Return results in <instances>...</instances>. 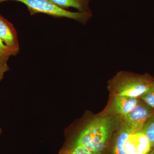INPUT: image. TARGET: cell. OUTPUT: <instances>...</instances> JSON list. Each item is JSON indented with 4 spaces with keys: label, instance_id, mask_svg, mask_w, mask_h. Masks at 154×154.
I'll list each match as a JSON object with an SVG mask.
<instances>
[{
    "label": "cell",
    "instance_id": "1",
    "mask_svg": "<svg viewBox=\"0 0 154 154\" xmlns=\"http://www.w3.org/2000/svg\"><path fill=\"white\" fill-rule=\"evenodd\" d=\"M116 116L103 115L94 118L80 133L74 144L82 146L93 154H102L117 124Z\"/></svg>",
    "mask_w": 154,
    "mask_h": 154
},
{
    "label": "cell",
    "instance_id": "2",
    "mask_svg": "<svg viewBox=\"0 0 154 154\" xmlns=\"http://www.w3.org/2000/svg\"><path fill=\"white\" fill-rule=\"evenodd\" d=\"M154 82V79L148 74L121 71L109 81L108 88L111 95L139 99Z\"/></svg>",
    "mask_w": 154,
    "mask_h": 154
},
{
    "label": "cell",
    "instance_id": "3",
    "mask_svg": "<svg viewBox=\"0 0 154 154\" xmlns=\"http://www.w3.org/2000/svg\"><path fill=\"white\" fill-rule=\"evenodd\" d=\"M8 1H17L25 4L31 15L41 13L57 18L73 19L85 25L92 16V13L74 12L60 8L50 0H0V4Z\"/></svg>",
    "mask_w": 154,
    "mask_h": 154
},
{
    "label": "cell",
    "instance_id": "4",
    "mask_svg": "<svg viewBox=\"0 0 154 154\" xmlns=\"http://www.w3.org/2000/svg\"><path fill=\"white\" fill-rule=\"evenodd\" d=\"M154 112V109L139 100L137 105L127 115L123 117L125 122L134 131H140Z\"/></svg>",
    "mask_w": 154,
    "mask_h": 154
},
{
    "label": "cell",
    "instance_id": "5",
    "mask_svg": "<svg viewBox=\"0 0 154 154\" xmlns=\"http://www.w3.org/2000/svg\"><path fill=\"white\" fill-rule=\"evenodd\" d=\"M110 101L103 115H115L124 117L137 105L138 98L111 95Z\"/></svg>",
    "mask_w": 154,
    "mask_h": 154
},
{
    "label": "cell",
    "instance_id": "6",
    "mask_svg": "<svg viewBox=\"0 0 154 154\" xmlns=\"http://www.w3.org/2000/svg\"><path fill=\"white\" fill-rule=\"evenodd\" d=\"M0 38L7 47L19 52V45L17 31L13 24L1 15Z\"/></svg>",
    "mask_w": 154,
    "mask_h": 154
},
{
    "label": "cell",
    "instance_id": "7",
    "mask_svg": "<svg viewBox=\"0 0 154 154\" xmlns=\"http://www.w3.org/2000/svg\"><path fill=\"white\" fill-rule=\"evenodd\" d=\"M135 132L126 122L122 125L114 140L112 154H125V146L130 135Z\"/></svg>",
    "mask_w": 154,
    "mask_h": 154
},
{
    "label": "cell",
    "instance_id": "8",
    "mask_svg": "<svg viewBox=\"0 0 154 154\" xmlns=\"http://www.w3.org/2000/svg\"><path fill=\"white\" fill-rule=\"evenodd\" d=\"M60 8H69L77 9L79 12L92 13L89 6V0H50Z\"/></svg>",
    "mask_w": 154,
    "mask_h": 154
},
{
    "label": "cell",
    "instance_id": "9",
    "mask_svg": "<svg viewBox=\"0 0 154 154\" xmlns=\"http://www.w3.org/2000/svg\"><path fill=\"white\" fill-rule=\"evenodd\" d=\"M140 131L144 134L149 142L151 148L154 147V112L147 120Z\"/></svg>",
    "mask_w": 154,
    "mask_h": 154
},
{
    "label": "cell",
    "instance_id": "10",
    "mask_svg": "<svg viewBox=\"0 0 154 154\" xmlns=\"http://www.w3.org/2000/svg\"><path fill=\"white\" fill-rule=\"evenodd\" d=\"M60 154H93L90 150L82 146L74 144L71 147L65 149Z\"/></svg>",
    "mask_w": 154,
    "mask_h": 154
},
{
    "label": "cell",
    "instance_id": "11",
    "mask_svg": "<svg viewBox=\"0 0 154 154\" xmlns=\"http://www.w3.org/2000/svg\"><path fill=\"white\" fill-rule=\"evenodd\" d=\"M139 99L154 109V82L148 91L143 94Z\"/></svg>",
    "mask_w": 154,
    "mask_h": 154
},
{
    "label": "cell",
    "instance_id": "12",
    "mask_svg": "<svg viewBox=\"0 0 154 154\" xmlns=\"http://www.w3.org/2000/svg\"><path fill=\"white\" fill-rule=\"evenodd\" d=\"M18 54V52L7 47L0 38V57H9L11 56L17 55Z\"/></svg>",
    "mask_w": 154,
    "mask_h": 154
},
{
    "label": "cell",
    "instance_id": "13",
    "mask_svg": "<svg viewBox=\"0 0 154 154\" xmlns=\"http://www.w3.org/2000/svg\"><path fill=\"white\" fill-rule=\"evenodd\" d=\"M9 58L0 57V81L2 79L5 73L9 69L8 64Z\"/></svg>",
    "mask_w": 154,
    "mask_h": 154
},
{
    "label": "cell",
    "instance_id": "14",
    "mask_svg": "<svg viewBox=\"0 0 154 154\" xmlns=\"http://www.w3.org/2000/svg\"><path fill=\"white\" fill-rule=\"evenodd\" d=\"M147 154H154V147Z\"/></svg>",
    "mask_w": 154,
    "mask_h": 154
},
{
    "label": "cell",
    "instance_id": "15",
    "mask_svg": "<svg viewBox=\"0 0 154 154\" xmlns=\"http://www.w3.org/2000/svg\"><path fill=\"white\" fill-rule=\"evenodd\" d=\"M132 154H146V153H144L143 152H134V153Z\"/></svg>",
    "mask_w": 154,
    "mask_h": 154
}]
</instances>
